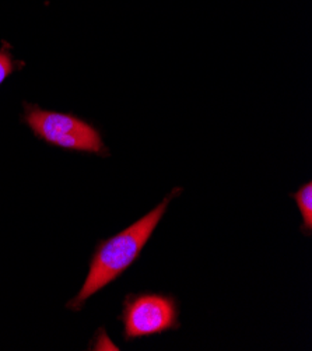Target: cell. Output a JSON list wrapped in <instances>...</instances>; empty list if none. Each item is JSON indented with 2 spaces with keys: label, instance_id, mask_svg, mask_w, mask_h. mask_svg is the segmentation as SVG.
I'll return each mask as SVG.
<instances>
[{
  "label": "cell",
  "instance_id": "1",
  "mask_svg": "<svg viewBox=\"0 0 312 351\" xmlns=\"http://www.w3.org/2000/svg\"><path fill=\"white\" fill-rule=\"evenodd\" d=\"M182 188L172 189L161 203L147 215L111 238L98 242L90 261L88 274L77 295L67 302V308L80 311L86 302L110 283L121 277L137 259L163 220L169 203L182 193Z\"/></svg>",
  "mask_w": 312,
  "mask_h": 351
},
{
  "label": "cell",
  "instance_id": "2",
  "mask_svg": "<svg viewBox=\"0 0 312 351\" xmlns=\"http://www.w3.org/2000/svg\"><path fill=\"white\" fill-rule=\"evenodd\" d=\"M23 119L34 134L51 146L102 157L110 154L98 129L72 114L45 111L38 105L24 104Z\"/></svg>",
  "mask_w": 312,
  "mask_h": 351
},
{
  "label": "cell",
  "instance_id": "5",
  "mask_svg": "<svg viewBox=\"0 0 312 351\" xmlns=\"http://www.w3.org/2000/svg\"><path fill=\"white\" fill-rule=\"evenodd\" d=\"M25 63L16 60L14 56L10 53V47L6 45L0 49V86L2 83L13 75L16 70H20Z\"/></svg>",
  "mask_w": 312,
  "mask_h": 351
},
{
  "label": "cell",
  "instance_id": "3",
  "mask_svg": "<svg viewBox=\"0 0 312 351\" xmlns=\"http://www.w3.org/2000/svg\"><path fill=\"white\" fill-rule=\"evenodd\" d=\"M119 319L126 341L177 330L181 326L177 300L161 293L126 295Z\"/></svg>",
  "mask_w": 312,
  "mask_h": 351
},
{
  "label": "cell",
  "instance_id": "4",
  "mask_svg": "<svg viewBox=\"0 0 312 351\" xmlns=\"http://www.w3.org/2000/svg\"><path fill=\"white\" fill-rule=\"evenodd\" d=\"M290 197L297 203V207L302 217L301 232L305 237H311L312 234V182L301 185L297 192L290 193Z\"/></svg>",
  "mask_w": 312,
  "mask_h": 351
}]
</instances>
